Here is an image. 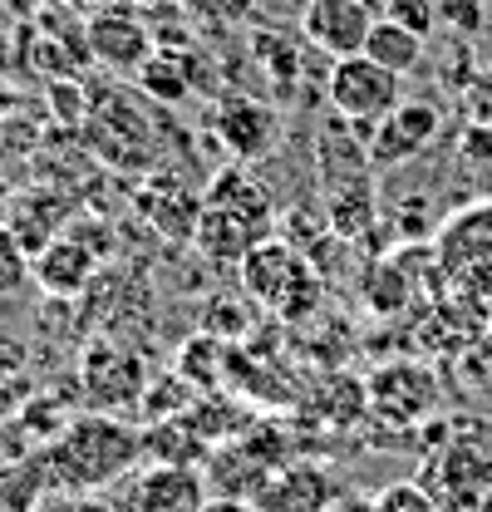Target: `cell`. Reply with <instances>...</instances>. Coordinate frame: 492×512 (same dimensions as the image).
I'll return each mask as SVG.
<instances>
[{"label":"cell","instance_id":"8","mask_svg":"<svg viewBox=\"0 0 492 512\" xmlns=\"http://www.w3.org/2000/svg\"><path fill=\"white\" fill-rule=\"evenodd\" d=\"M374 158H369V138L355 124H345L340 114H320L315 124V178L320 197H350V192L374 188Z\"/></svg>","mask_w":492,"mask_h":512},{"label":"cell","instance_id":"31","mask_svg":"<svg viewBox=\"0 0 492 512\" xmlns=\"http://www.w3.org/2000/svg\"><path fill=\"white\" fill-rule=\"evenodd\" d=\"M478 512H492V493H488V498H483V508H478Z\"/></svg>","mask_w":492,"mask_h":512},{"label":"cell","instance_id":"7","mask_svg":"<svg viewBox=\"0 0 492 512\" xmlns=\"http://www.w3.org/2000/svg\"><path fill=\"white\" fill-rule=\"evenodd\" d=\"M365 394H369V419H379L389 429L424 424L433 409H438V399H443L438 375H433L429 365H419V360H389V365H379L365 380Z\"/></svg>","mask_w":492,"mask_h":512},{"label":"cell","instance_id":"27","mask_svg":"<svg viewBox=\"0 0 492 512\" xmlns=\"http://www.w3.org/2000/svg\"><path fill=\"white\" fill-rule=\"evenodd\" d=\"M463 109H468V119L492 124V69H478V74H473V84L463 89Z\"/></svg>","mask_w":492,"mask_h":512},{"label":"cell","instance_id":"18","mask_svg":"<svg viewBox=\"0 0 492 512\" xmlns=\"http://www.w3.org/2000/svg\"><path fill=\"white\" fill-rule=\"evenodd\" d=\"M207 453H212V444L187 424L183 414L178 419H163V424H148V434H143V458H153V463L197 468V463H207Z\"/></svg>","mask_w":492,"mask_h":512},{"label":"cell","instance_id":"1","mask_svg":"<svg viewBox=\"0 0 492 512\" xmlns=\"http://www.w3.org/2000/svg\"><path fill=\"white\" fill-rule=\"evenodd\" d=\"M138 458H143V434L128 419L84 409L50 444V473L69 493H99V488L119 483L123 473H133Z\"/></svg>","mask_w":492,"mask_h":512},{"label":"cell","instance_id":"17","mask_svg":"<svg viewBox=\"0 0 492 512\" xmlns=\"http://www.w3.org/2000/svg\"><path fill=\"white\" fill-rule=\"evenodd\" d=\"M133 84H138V94H143V99H153V104H163V109H173V104L192 99V89H197L187 60L183 55H173V50H153L148 60L138 64Z\"/></svg>","mask_w":492,"mask_h":512},{"label":"cell","instance_id":"11","mask_svg":"<svg viewBox=\"0 0 492 512\" xmlns=\"http://www.w3.org/2000/svg\"><path fill=\"white\" fill-rule=\"evenodd\" d=\"M438 133H443V109L433 99H399L369 133V158L374 168H404L429 153Z\"/></svg>","mask_w":492,"mask_h":512},{"label":"cell","instance_id":"12","mask_svg":"<svg viewBox=\"0 0 492 512\" xmlns=\"http://www.w3.org/2000/svg\"><path fill=\"white\" fill-rule=\"evenodd\" d=\"M217 138H222V148L237 158V163H261L276 143H281V119H276V109L271 104H256V99H222V109H217Z\"/></svg>","mask_w":492,"mask_h":512},{"label":"cell","instance_id":"2","mask_svg":"<svg viewBox=\"0 0 492 512\" xmlns=\"http://www.w3.org/2000/svg\"><path fill=\"white\" fill-rule=\"evenodd\" d=\"M271 227H276V202H271V192L246 173V163H237V168H227V173L212 178V188L202 197V217H197L192 242H197V252L207 256V261H232V266H242V256L251 252L256 242L276 237Z\"/></svg>","mask_w":492,"mask_h":512},{"label":"cell","instance_id":"22","mask_svg":"<svg viewBox=\"0 0 492 512\" xmlns=\"http://www.w3.org/2000/svg\"><path fill=\"white\" fill-rule=\"evenodd\" d=\"M178 5L192 25H207V30H232L256 15V0H178Z\"/></svg>","mask_w":492,"mask_h":512},{"label":"cell","instance_id":"25","mask_svg":"<svg viewBox=\"0 0 492 512\" xmlns=\"http://www.w3.org/2000/svg\"><path fill=\"white\" fill-rule=\"evenodd\" d=\"M384 15L409 25L424 40H433V30H438V0H384Z\"/></svg>","mask_w":492,"mask_h":512},{"label":"cell","instance_id":"29","mask_svg":"<svg viewBox=\"0 0 492 512\" xmlns=\"http://www.w3.org/2000/svg\"><path fill=\"white\" fill-rule=\"evenodd\" d=\"M320 512H369V503H330V508H320Z\"/></svg>","mask_w":492,"mask_h":512},{"label":"cell","instance_id":"21","mask_svg":"<svg viewBox=\"0 0 492 512\" xmlns=\"http://www.w3.org/2000/svg\"><path fill=\"white\" fill-rule=\"evenodd\" d=\"M30 281H35V256L10 232V222H0V301H15Z\"/></svg>","mask_w":492,"mask_h":512},{"label":"cell","instance_id":"19","mask_svg":"<svg viewBox=\"0 0 492 512\" xmlns=\"http://www.w3.org/2000/svg\"><path fill=\"white\" fill-rule=\"evenodd\" d=\"M365 55L374 64H384V69H394V74L404 79V74H414L419 60H424V35H414L409 25L379 15L374 30H369V40H365Z\"/></svg>","mask_w":492,"mask_h":512},{"label":"cell","instance_id":"24","mask_svg":"<svg viewBox=\"0 0 492 512\" xmlns=\"http://www.w3.org/2000/svg\"><path fill=\"white\" fill-rule=\"evenodd\" d=\"M369 512H443L429 498V488L414 478V483H389L369 498Z\"/></svg>","mask_w":492,"mask_h":512},{"label":"cell","instance_id":"15","mask_svg":"<svg viewBox=\"0 0 492 512\" xmlns=\"http://www.w3.org/2000/svg\"><path fill=\"white\" fill-rule=\"evenodd\" d=\"M207 483L197 468L183 463H153L133 483V512H202Z\"/></svg>","mask_w":492,"mask_h":512},{"label":"cell","instance_id":"30","mask_svg":"<svg viewBox=\"0 0 492 512\" xmlns=\"http://www.w3.org/2000/svg\"><path fill=\"white\" fill-rule=\"evenodd\" d=\"M69 5H79V10H104V5H119V0H69Z\"/></svg>","mask_w":492,"mask_h":512},{"label":"cell","instance_id":"16","mask_svg":"<svg viewBox=\"0 0 492 512\" xmlns=\"http://www.w3.org/2000/svg\"><path fill=\"white\" fill-rule=\"evenodd\" d=\"M433 256H438V271H443V276H458V271H468L473 261L492 256V202H473V207L453 212V217L443 222V232H438Z\"/></svg>","mask_w":492,"mask_h":512},{"label":"cell","instance_id":"10","mask_svg":"<svg viewBox=\"0 0 492 512\" xmlns=\"http://www.w3.org/2000/svg\"><path fill=\"white\" fill-rule=\"evenodd\" d=\"M158 50L153 40V25L138 15V5H104V10H89L84 20V55L99 60L114 74H138V64Z\"/></svg>","mask_w":492,"mask_h":512},{"label":"cell","instance_id":"32","mask_svg":"<svg viewBox=\"0 0 492 512\" xmlns=\"http://www.w3.org/2000/svg\"><path fill=\"white\" fill-rule=\"evenodd\" d=\"M488 340H492V311H488Z\"/></svg>","mask_w":492,"mask_h":512},{"label":"cell","instance_id":"3","mask_svg":"<svg viewBox=\"0 0 492 512\" xmlns=\"http://www.w3.org/2000/svg\"><path fill=\"white\" fill-rule=\"evenodd\" d=\"M237 271H242L246 296H251L256 306L276 311V316L301 320L320 306V276L310 271L306 252H296L291 242H276V237L256 242V247L242 256Z\"/></svg>","mask_w":492,"mask_h":512},{"label":"cell","instance_id":"23","mask_svg":"<svg viewBox=\"0 0 492 512\" xmlns=\"http://www.w3.org/2000/svg\"><path fill=\"white\" fill-rule=\"evenodd\" d=\"M492 0H438V30L458 35V40H473L488 30Z\"/></svg>","mask_w":492,"mask_h":512},{"label":"cell","instance_id":"4","mask_svg":"<svg viewBox=\"0 0 492 512\" xmlns=\"http://www.w3.org/2000/svg\"><path fill=\"white\" fill-rule=\"evenodd\" d=\"M429 498L443 512H478L483 498L492 493V444L478 434H453L438 439L433 453L424 458V478Z\"/></svg>","mask_w":492,"mask_h":512},{"label":"cell","instance_id":"20","mask_svg":"<svg viewBox=\"0 0 492 512\" xmlns=\"http://www.w3.org/2000/svg\"><path fill=\"white\" fill-rule=\"evenodd\" d=\"M10 232L25 242V252L35 256L60 237V197L55 192H25L10 212Z\"/></svg>","mask_w":492,"mask_h":512},{"label":"cell","instance_id":"6","mask_svg":"<svg viewBox=\"0 0 492 512\" xmlns=\"http://www.w3.org/2000/svg\"><path fill=\"white\" fill-rule=\"evenodd\" d=\"M148 365L143 355H133L119 340H94L79 355V394L89 399V409L99 414H143V394H148Z\"/></svg>","mask_w":492,"mask_h":512},{"label":"cell","instance_id":"14","mask_svg":"<svg viewBox=\"0 0 492 512\" xmlns=\"http://www.w3.org/2000/svg\"><path fill=\"white\" fill-rule=\"evenodd\" d=\"M35 286L45 296H60V301L84 296L94 286V247L74 242V232H60L50 247L35 252Z\"/></svg>","mask_w":492,"mask_h":512},{"label":"cell","instance_id":"13","mask_svg":"<svg viewBox=\"0 0 492 512\" xmlns=\"http://www.w3.org/2000/svg\"><path fill=\"white\" fill-rule=\"evenodd\" d=\"M330 503H340V488L320 463H281L256 493V512H320Z\"/></svg>","mask_w":492,"mask_h":512},{"label":"cell","instance_id":"26","mask_svg":"<svg viewBox=\"0 0 492 512\" xmlns=\"http://www.w3.org/2000/svg\"><path fill=\"white\" fill-rule=\"evenodd\" d=\"M453 281H458V291H463V296H473L478 306H488L492 311V256L473 261V266H468V271H458Z\"/></svg>","mask_w":492,"mask_h":512},{"label":"cell","instance_id":"5","mask_svg":"<svg viewBox=\"0 0 492 512\" xmlns=\"http://www.w3.org/2000/svg\"><path fill=\"white\" fill-rule=\"evenodd\" d=\"M404 99L399 89V74L374 64L369 55H345V60H330L325 64V104L330 114H340L345 124H355L360 133H374L379 119Z\"/></svg>","mask_w":492,"mask_h":512},{"label":"cell","instance_id":"28","mask_svg":"<svg viewBox=\"0 0 492 512\" xmlns=\"http://www.w3.org/2000/svg\"><path fill=\"white\" fill-rule=\"evenodd\" d=\"M202 512H256V503H246V498H227V493H207Z\"/></svg>","mask_w":492,"mask_h":512},{"label":"cell","instance_id":"9","mask_svg":"<svg viewBox=\"0 0 492 512\" xmlns=\"http://www.w3.org/2000/svg\"><path fill=\"white\" fill-rule=\"evenodd\" d=\"M379 15H384V0H306L301 40L325 60L365 55V40Z\"/></svg>","mask_w":492,"mask_h":512}]
</instances>
